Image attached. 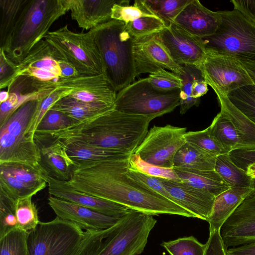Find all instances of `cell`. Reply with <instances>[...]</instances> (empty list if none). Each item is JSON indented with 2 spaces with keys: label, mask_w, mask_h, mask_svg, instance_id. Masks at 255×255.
Here are the masks:
<instances>
[{
  "label": "cell",
  "mask_w": 255,
  "mask_h": 255,
  "mask_svg": "<svg viewBox=\"0 0 255 255\" xmlns=\"http://www.w3.org/2000/svg\"><path fill=\"white\" fill-rule=\"evenodd\" d=\"M129 157L75 162L70 179L66 182L81 192L153 216L169 214L194 217L189 212L129 176L127 173Z\"/></svg>",
  "instance_id": "1"
},
{
  "label": "cell",
  "mask_w": 255,
  "mask_h": 255,
  "mask_svg": "<svg viewBox=\"0 0 255 255\" xmlns=\"http://www.w3.org/2000/svg\"><path fill=\"white\" fill-rule=\"evenodd\" d=\"M154 119L114 109L66 128L41 134L48 141L82 142L130 155L145 137Z\"/></svg>",
  "instance_id": "2"
},
{
  "label": "cell",
  "mask_w": 255,
  "mask_h": 255,
  "mask_svg": "<svg viewBox=\"0 0 255 255\" xmlns=\"http://www.w3.org/2000/svg\"><path fill=\"white\" fill-rule=\"evenodd\" d=\"M100 53L104 74L117 93L134 81L135 38L126 24L111 19L92 29Z\"/></svg>",
  "instance_id": "3"
},
{
  "label": "cell",
  "mask_w": 255,
  "mask_h": 255,
  "mask_svg": "<svg viewBox=\"0 0 255 255\" xmlns=\"http://www.w3.org/2000/svg\"><path fill=\"white\" fill-rule=\"evenodd\" d=\"M67 12L62 0H25L6 44L0 49L18 64Z\"/></svg>",
  "instance_id": "4"
},
{
  "label": "cell",
  "mask_w": 255,
  "mask_h": 255,
  "mask_svg": "<svg viewBox=\"0 0 255 255\" xmlns=\"http://www.w3.org/2000/svg\"><path fill=\"white\" fill-rule=\"evenodd\" d=\"M218 11L221 22L216 32L201 38L206 52L255 62V22L234 8Z\"/></svg>",
  "instance_id": "5"
},
{
  "label": "cell",
  "mask_w": 255,
  "mask_h": 255,
  "mask_svg": "<svg viewBox=\"0 0 255 255\" xmlns=\"http://www.w3.org/2000/svg\"><path fill=\"white\" fill-rule=\"evenodd\" d=\"M157 221L153 215L130 209L113 226L101 231L93 255H138Z\"/></svg>",
  "instance_id": "6"
},
{
  "label": "cell",
  "mask_w": 255,
  "mask_h": 255,
  "mask_svg": "<svg viewBox=\"0 0 255 255\" xmlns=\"http://www.w3.org/2000/svg\"><path fill=\"white\" fill-rule=\"evenodd\" d=\"M44 39L50 45L56 59L72 65L79 75L104 74L102 60L92 29L87 32H75L66 24L49 31Z\"/></svg>",
  "instance_id": "7"
},
{
  "label": "cell",
  "mask_w": 255,
  "mask_h": 255,
  "mask_svg": "<svg viewBox=\"0 0 255 255\" xmlns=\"http://www.w3.org/2000/svg\"><path fill=\"white\" fill-rule=\"evenodd\" d=\"M180 90L163 93L155 90L147 77L140 78L117 93L115 109L132 115L155 118L180 106Z\"/></svg>",
  "instance_id": "8"
},
{
  "label": "cell",
  "mask_w": 255,
  "mask_h": 255,
  "mask_svg": "<svg viewBox=\"0 0 255 255\" xmlns=\"http://www.w3.org/2000/svg\"><path fill=\"white\" fill-rule=\"evenodd\" d=\"M84 236L76 224L56 217L27 233L28 255H71Z\"/></svg>",
  "instance_id": "9"
},
{
  "label": "cell",
  "mask_w": 255,
  "mask_h": 255,
  "mask_svg": "<svg viewBox=\"0 0 255 255\" xmlns=\"http://www.w3.org/2000/svg\"><path fill=\"white\" fill-rule=\"evenodd\" d=\"M39 101H28L19 107L0 127V153L16 160L36 155L40 148L26 133L27 126Z\"/></svg>",
  "instance_id": "10"
},
{
  "label": "cell",
  "mask_w": 255,
  "mask_h": 255,
  "mask_svg": "<svg viewBox=\"0 0 255 255\" xmlns=\"http://www.w3.org/2000/svg\"><path fill=\"white\" fill-rule=\"evenodd\" d=\"M186 128L170 125L153 126L133 154L145 161L159 166L173 168V160L178 150L186 143Z\"/></svg>",
  "instance_id": "11"
},
{
  "label": "cell",
  "mask_w": 255,
  "mask_h": 255,
  "mask_svg": "<svg viewBox=\"0 0 255 255\" xmlns=\"http://www.w3.org/2000/svg\"><path fill=\"white\" fill-rule=\"evenodd\" d=\"M199 68L217 95L227 96L240 87L254 84L240 61L232 57L206 52Z\"/></svg>",
  "instance_id": "12"
},
{
  "label": "cell",
  "mask_w": 255,
  "mask_h": 255,
  "mask_svg": "<svg viewBox=\"0 0 255 255\" xmlns=\"http://www.w3.org/2000/svg\"><path fill=\"white\" fill-rule=\"evenodd\" d=\"M54 87L67 96L86 102L102 103L115 107L117 92L105 75H78L60 77L54 81Z\"/></svg>",
  "instance_id": "13"
},
{
  "label": "cell",
  "mask_w": 255,
  "mask_h": 255,
  "mask_svg": "<svg viewBox=\"0 0 255 255\" xmlns=\"http://www.w3.org/2000/svg\"><path fill=\"white\" fill-rule=\"evenodd\" d=\"M157 36L172 59L180 65H194L199 68L206 56L201 38L192 35L174 22L165 26Z\"/></svg>",
  "instance_id": "14"
},
{
  "label": "cell",
  "mask_w": 255,
  "mask_h": 255,
  "mask_svg": "<svg viewBox=\"0 0 255 255\" xmlns=\"http://www.w3.org/2000/svg\"><path fill=\"white\" fill-rule=\"evenodd\" d=\"M133 57L136 76L152 73L160 69L177 75L183 73L182 66L177 64L158 39L157 33L135 38Z\"/></svg>",
  "instance_id": "15"
},
{
  "label": "cell",
  "mask_w": 255,
  "mask_h": 255,
  "mask_svg": "<svg viewBox=\"0 0 255 255\" xmlns=\"http://www.w3.org/2000/svg\"><path fill=\"white\" fill-rule=\"evenodd\" d=\"M220 233L226 249L255 243V188L226 221Z\"/></svg>",
  "instance_id": "16"
},
{
  "label": "cell",
  "mask_w": 255,
  "mask_h": 255,
  "mask_svg": "<svg viewBox=\"0 0 255 255\" xmlns=\"http://www.w3.org/2000/svg\"><path fill=\"white\" fill-rule=\"evenodd\" d=\"M55 89L53 81L44 82L24 75L16 77L7 87L8 99L0 103V126L21 105L30 101H39Z\"/></svg>",
  "instance_id": "17"
},
{
  "label": "cell",
  "mask_w": 255,
  "mask_h": 255,
  "mask_svg": "<svg viewBox=\"0 0 255 255\" xmlns=\"http://www.w3.org/2000/svg\"><path fill=\"white\" fill-rule=\"evenodd\" d=\"M20 75L32 77L44 82L54 81L62 77L58 61L45 40L37 43L16 64V77Z\"/></svg>",
  "instance_id": "18"
},
{
  "label": "cell",
  "mask_w": 255,
  "mask_h": 255,
  "mask_svg": "<svg viewBox=\"0 0 255 255\" xmlns=\"http://www.w3.org/2000/svg\"><path fill=\"white\" fill-rule=\"evenodd\" d=\"M48 201L57 217L70 221L86 231L108 229L115 225L120 219L51 196L48 197Z\"/></svg>",
  "instance_id": "19"
},
{
  "label": "cell",
  "mask_w": 255,
  "mask_h": 255,
  "mask_svg": "<svg viewBox=\"0 0 255 255\" xmlns=\"http://www.w3.org/2000/svg\"><path fill=\"white\" fill-rule=\"evenodd\" d=\"M50 196L73 202L109 216L121 218L129 210L128 207L81 192L65 181L49 175L47 179Z\"/></svg>",
  "instance_id": "20"
},
{
  "label": "cell",
  "mask_w": 255,
  "mask_h": 255,
  "mask_svg": "<svg viewBox=\"0 0 255 255\" xmlns=\"http://www.w3.org/2000/svg\"><path fill=\"white\" fill-rule=\"evenodd\" d=\"M159 179L176 204L194 217L207 221L215 201L214 195L181 181Z\"/></svg>",
  "instance_id": "21"
},
{
  "label": "cell",
  "mask_w": 255,
  "mask_h": 255,
  "mask_svg": "<svg viewBox=\"0 0 255 255\" xmlns=\"http://www.w3.org/2000/svg\"><path fill=\"white\" fill-rule=\"evenodd\" d=\"M220 22L219 11L208 9L198 0H191L174 21L187 32L200 38L214 34Z\"/></svg>",
  "instance_id": "22"
},
{
  "label": "cell",
  "mask_w": 255,
  "mask_h": 255,
  "mask_svg": "<svg viewBox=\"0 0 255 255\" xmlns=\"http://www.w3.org/2000/svg\"><path fill=\"white\" fill-rule=\"evenodd\" d=\"M121 0H62L72 19L78 26L90 30L111 20L112 9Z\"/></svg>",
  "instance_id": "23"
},
{
  "label": "cell",
  "mask_w": 255,
  "mask_h": 255,
  "mask_svg": "<svg viewBox=\"0 0 255 255\" xmlns=\"http://www.w3.org/2000/svg\"><path fill=\"white\" fill-rule=\"evenodd\" d=\"M254 189L252 187H230L216 196L207 221L209 232L220 231L226 221Z\"/></svg>",
  "instance_id": "24"
},
{
  "label": "cell",
  "mask_w": 255,
  "mask_h": 255,
  "mask_svg": "<svg viewBox=\"0 0 255 255\" xmlns=\"http://www.w3.org/2000/svg\"><path fill=\"white\" fill-rule=\"evenodd\" d=\"M41 164L49 175L59 180L67 181L74 162L68 155L65 148L57 141L41 144Z\"/></svg>",
  "instance_id": "25"
},
{
  "label": "cell",
  "mask_w": 255,
  "mask_h": 255,
  "mask_svg": "<svg viewBox=\"0 0 255 255\" xmlns=\"http://www.w3.org/2000/svg\"><path fill=\"white\" fill-rule=\"evenodd\" d=\"M173 169L181 182L206 191L215 197L230 188L215 170L181 167H173Z\"/></svg>",
  "instance_id": "26"
},
{
  "label": "cell",
  "mask_w": 255,
  "mask_h": 255,
  "mask_svg": "<svg viewBox=\"0 0 255 255\" xmlns=\"http://www.w3.org/2000/svg\"><path fill=\"white\" fill-rule=\"evenodd\" d=\"M221 112L233 123L242 144V150L255 151V124L237 109L227 96L218 94Z\"/></svg>",
  "instance_id": "27"
},
{
  "label": "cell",
  "mask_w": 255,
  "mask_h": 255,
  "mask_svg": "<svg viewBox=\"0 0 255 255\" xmlns=\"http://www.w3.org/2000/svg\"><path fill=\"white\" fill-rule=\"evenodd\" d=\"M52 141H57L61 144L74 163L82 161L117 160L127 158L131 155L82 142Z\"/></svg>",
  "instance_id": "28"
},
{
  "label": "cell",
  "mask_w": 255,
  "mask_h": 255,
  "mask_svg": "<svg viewBox=\"0 0 255 255\" xmlns=\"http://www.w3.org/2000/svg\"><path fill=\"white\" fill-rule=\"evenodd\" d=\"M51 109L64 113L76 123L112 110L115 107L102 103L86 102L66 96L58 101Z\"/></svg>",
  "instance_id": "29"
},
{
  "label": "cell",
  "mask_w": 255,
  "mask_h": 255,
  "mask_svg": "<svg viewBox=\"0 0 255 255\" xmlns=\"http://www.w3.org/2000/svg\"><path fill=\"white\" fill-rule=\"evenodd\" d=\"M216 157L186 142L176 153L173 160V168L214 170Z\"/></svg>",
  "instance_id": "30"
},
{
  "label": "cell",
  "mask_w": 255,
  "mask_h": 255,
  "mask_svg": "<svg viewBox=\"0 0 255 255\" xmlns=\"http://www.w3.org/2000/svg\"><path fill=\"white\" fill-rule=\"evenodd\" d=\"M0 169L7 172L20 181L32 187L42 188L47 186L49 175L41 163L32 165L20 163L0 164Z\"/></svg>",
  "instance_id": "31"
},
{
  "label": "cell",
  "mask_w": 255,
  "mask_h": 255,
  "mask_svg": "<svg viewBox=\"0 0 255 255\" xmlns=\"http://www.w3.org/2000/svg\"><path fill=\"white\" fill-rule=\"evenodd\" d=\"M215 170L230 187L254 188L253 179L247 174L245 169L235 164L230 153L217 156Z\"/></svg>",
  "instance_id": "32"
},
{
  "label": "cell",
  "mask_w": 255,
  "mask_h": 255,
  "mask_svg": "<svg viewBox=\"0 0 255 255\" xmlns=\"http://www.w3.org/2000/svg\"><path fill=\"white\" fill-rule=\"evenodd\" d=\"M211 134L230 153L242 150V144L235 127L231 121L220 111L208 127Z\"/></svg>",
  "instance_id": "33"
},
{
  "label": "cell",
  "mask_w": 255,
  "mask_h": 255,
  "mask_svg": "<svg viewBox=\"0 0 255 255\" xmlns=\"http://www.w3.org/2000/svg\"><path fill=\"white\" fill-rule=\"evenodd\" d=\"M183 73L178 75L181 80V87L180 90V113L185 114L192 107L198 106L200 99H195L192 96V84L198 79H204L200 69L194 65H181Z\"/></svg>",
  "instance_id": "34"
},
{
  "label": "cell",
  "mask_w": 255,
  "mask_h": 255,
  "mask_svg": "<svg viewBox=\"0 0 255 255\" xmlns=\"http://www.w3.org/2000/svg\"><path fill=\"white\" fill-rule=\"evenodd\" d=\"M25 0H0V48L6 44Z\"/></svg>",
  "instance_id": "35"
},
{
  "label": "cell",
  "mask_w": 255,
  "mask_h": 255,
  "mask_svg": "<svg viewBox=\"0 0 255 255\" xmlns=\"http://www.w3.org/2000/svg\"><path fill=\"white\" fill-rule=\"evenodd\" d=\"M191 0H143L147 8L168 26Z\"/></svg>",
  "instance_id": "36"
},
{
  "label": "cell",
  "mask_w": 255,
  "mask_h": 255,
  "mask_svg": "<svg viewBox=\"0 0 255 255\" xmlns=\"http://www.w3.org/2000/svg\"><path fill=\"white\" fill-rule=\"evenodd\" d=\"M43 189L28 185L9 173L0 169V194L16 201L19 198L33 196Z\"/></svg>",
  "instance_id": "37"
},
{
  "label": "cell",
  "mask_w": 255,
  "mask_h": 255,
  "mask_svg": "<svg viewBox=\"0 0 255 255\" xmlns=\"http://www.w3.org/2000/svg\"><path fill=\"white\" fill-rule=\"evenodd\" d=\"M129 0H121L115 4L112 9L111 19L127 24L143 17L159 18L147 8L143 0H135L132 5H129Z\"/></svg>",
  "instance_id": "38"
},
{
  "label": "cell",
  "mask_w": 255,
  "mask_h": 255,
  "mask_svg": "<svg viewBox=\"0 0 255 255\" xmlns=\"http://www.w3.org/2000/svg\"><path fill=\"white\" fill-rule=\"evenodd\" d=\"M32 197L19 198L15 203L18 229L26 233L33 230L39 222L37 209L32 200Z\"/></svg>",
  "instance_id": "39"
},
{
  "label": "cell",
  "mask_w": 255,
  "mask_h": 255,
  "mask_svg": "<svg viewBox=\"0 0 255 255\" xmlns=\"http://www.w3.org/2000/svg\"><path fill=\"white\" fill-rule=\"evenodd\" d=\"M227 97L231 103L255 124V85L240 87L229 93Z\"/></svg>",
  "instance_id": "40"
},
{
  "label": "cell",
  "mask_w": 255,
  "mask_h": 255,
  "mask_svg": "<svg viewBox=\"0 0 255 255\" xmlns=\"http://www.w3.org/2000/svg\"><path fill=\"white\" fill-rule=\"evenodd\" d=\"M186 142L215 156L229 152L210 133L208 128L196 131H188L185 134Z\"/></svg>",
  "instance_id": "41"
},
{
  "label": "cell",
  "mask_w": 255,
  "mask_h": 255,
  "mask_svg": "<svg viewBox=\"0 0 255 255\" xmlns=\"http://www.w3.org/2000/svg\"><path fill=\"white\" fill-rule=\"evenodd\" d=\"M27 233L13 230L0 238V255H28Z\"/></svg>",
  "instance_id": "42"
},
{
  "label": "cell",
  "mask_w": 255,
  "mask_h": 255,
  "mask_svg": "<svg viewBox=\"0 0 255 255\" xmlns=\"http://www.w3.org/2000/svg\"><path fill=\"white\" fill-rule=\"evenodd\" d=\"M161 246L170 255H204L206 244H203L193 236H190L163 242Z\"/></svg>",
  "instance_id": "43"
},
{
  "label": "cell",
  "mask_w": 255,
  "mask_h": 255,
  "mask_svg": "<svg viewBox=\"0 0 255 255\" xmlns=\"http://www.w3.org/2000/svg\"><path fill=\"white\" fill-rule=\"evenodd\" d=\"M66 96L67 95L65 92L55 88L49 95L39 100L25 133L30 137L34 139V134L37 128L46 113L58 101Z\"/></svg>",
  "instance_id": "44"
},
{
  "label": "cell",
  "mask_w": 255,
  "mask_h": 255,
  "mask_svg": "<svg viewBox=\"0 0 255 255\" xmlns=\"http://www.w3.org/2000/svg\"><path fill=\"white\" fill-rule=\"evenodd\" d=\"M129 163L131 168L146 175L172 181H181L173 168L150 164L142 159L138 154H131L129 157Z\"/></svg>",
  "instance_id": "45"
},
{
  "label": "cell",
  "mask_w": 255,
  "mask_h": 255,
  "mask_svg": "<svg viewBox=\"0 0 255 255\" xmlns=\"http://www.w3.org/2000/svg\"><path fill=\"white\" fill-rule=\"evenodd\" d=\"M151 86L156 90L168 93L180 90L181 80L177 74L160 69L149 74L147 77Z\"/></svg>",
  "instance_id": "46"
},
{
  "label": "cell",
  "mask_w": 255,
  "mask_h": 255,
  "mask_svg": "<svg viewBox=\"0 0 255 255\" xmlns=\"http://www.w3.org/2000/svg\"><path fill=\"white\" fill-rule=\"evenodd\" d=\"M130 34L138 38L157 33L165 25L160 19L152 17H143L126 24Z\"/></svg>",
  "instance_id": "47"
},
{
  "label": "cell",
  "mask_w": 255,
  "mask_h": 255,
  "mask_svg": "<svg viewBox=\"0 0 255 255\" xmlns=\"http://www.w3.org/2000/svg\"><path fill=\"white\" fill-rule=\"evenodd\" d=\"M75 123L72 119L64 113L50 109L41 120L35 133L60 130Z\"/></svg>",
  "instance_id": "48"
},
{
  "label": "cell",
  "mask_w": 255,
  "mask_h": 255,
  "mask_svg": "<svg viewBox=\"0 0 255 255\" xmlns=\"http://www.w3.org/2000/svg\"><path fill=\"white\" fill-rule=\"evenodd\" d=\"M15 201L0 194V238L18 229L15 213Z\"/></svg>",
  "instance_id": "49"
},
{
  "label": "cell",
  "mask_w": 255,
  "mask_h": 255,
  "mask_svg": "<svg viewBox=\"0 0 255 255\" xmlns=\"http://www.w3.org/2000/svg\"><path fill=\"white\" fill-rule=\"evenodd\" d=\"M16 77V64L10 60L0 49V88H7Z\"/></svg>",
  "instance_id": "50"
},
{
  "label": "cell",
  "mask_w": 255,
  "mask_h": 255,
  "mask_svg": "<svg viewBox=\"0 0 255 255\" xmlns=\"http://www.w3.org/2000/svg\"><path fill=\"white\" fill-rule=\"evenodd\" d=\"M206 244L204 255H227V249L219 231L210 232L209 237Z\"/></svg>",
  "instance_id": "51"
},
{
  "label": "cell",
  "mask_w": 255,
  "mask_h": 255,
  "mask_svg": "<svg viewBox=\"0 0 255 255\" xmlns=\"http://www.w3.org/2000/svg\"><path fill=\"white\" fill-rule=\"evenodd\" d=\"M234 9H237L255 22V0H232Z\"/></svg>",
  "instance_id": "52"
},
{
  "label": "cell",
  "mask_w": 255,
  "mask_h": 255,
  "mask_svg": "<svg viewBox=\"0 0 255 255\" xmlns=\"http://www.w3.org/2000/svg\"><path fill=\"white\" fill-rule=\"evenodd\" d=\"M227 255H255V243L229 248Z\"/></svg>",
  "instance_id": "53"
},
{
  "label": "cell",
  "mask_w": 255,
  "mask_h": 255,
  "mask_svg": "<svg viewBox=\"0 0 255 255\" xmlns=\"http://www.w3.org/2000/svg\"><path fill=\"white\" fill-rule=\"evenodd\" d=\"M208 91V84L204 79L195 80L192 84V96L195 99L205 95Z\"/></svg>",
  "instance_id": "54"
},
{
  "label": "cell",
  "mask_w": 255,
  "mask_h": 255,
  "mask_svg": "<svg viewBox=\"0 0 255 255\" xmlns=\"http://www.w3.org/2000/svg\"><path fill=\"white\" fill-rule=\"evenodd\" d=\"M61 71V77L70 78L79 75L75 68L71 64L64 61H58Z\"/></svg>",
  "instance_id": "55"
},
{
  "label": "cell",
  "mask_w": 255,
  "mask_h": 255,
  "mask_svg": "<svg viewBox=\"0 0 255 255\" xmlns=\"http://www.w3.org/2000/svg\"><path fill=\"white\" fill-rule=\"evenodd\" d=\"M237 157L241 162L250 161L249 164L255 162V151L240 150L237 154Z\"/></svg>",
  "instance_id": "56"
},
{
  "label": "cell",
  "mask_w": 255,
  "mask_h": 255,
  "mask_svg": "<svg viewBox=\"0 0 255 255\" xmlns=\"http://www.w3.org/2000/svg\"><path fill=\"white\" fill-rule=\"evenodd\" d=\"M240 61L252 80L254 85H255V62L249 61Z\"/></svg>",
  "instance_id": "57"
},
{
  "label": "cell",
  "mask_w": 255,
  "mask_h": 255,
  "mask_svg": "<svg viewBox=\"0 0 255 255\" xmlns=\"http://www.w3.org/2000/svg\"><path fill=\"white\" fill-rule=\"evenodd\" d=\"M247 174L251 178H255V162L248 164L246 168Z\"/></svg>",
  "instance_id": "58"
},
{
  "label": "cell",
  "mask_w": 255,
  "mask_h": 255,
  "mask_svg": "<svg viewBox=\"0 0 255 255\" xmlns=\"http://www.w3.org/2000/svg\"><path fill=\"white\" fill-rule=\"evenodd\" d=\"M9 97V94L7 91H1L0 93V102L2 103L6 101Z\"/></svg>",
  "instance_id": "59"
},
{
  "label": "cell",
  "mask_w": 255,
  "mask_h": 255,
  "mask_svg": "<svg viewBox=\"0 0 255 255\" xmlns=\"http://www.w3.org/2000/svg\"><path fill=\"white\" fill-rule=\"evenodd\" d=\"M253 181H254V188H255V178H253Z\"/></svg>",
  "instance_id": "60"
}]
</instances>
